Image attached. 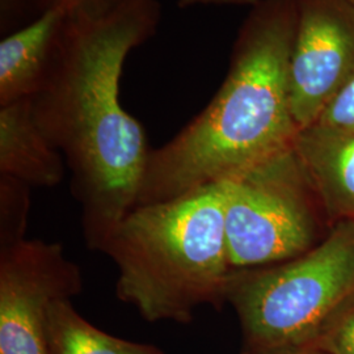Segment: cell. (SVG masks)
I'll use <instances>...</instances> for the list:
<instances>
[{
  "instance_id": "6da1fadb",
  "label": "cell",
  "mask_w": 354,
  "mask_h": 354,
  "mask_svg": "<svg viewBox=\"0 0 354 354\" xmlns=\"http://www.w3.org/2000/svg\"><path fill=\"white\" fill-rule=\"evenodd\" d=\"M156 0H92L70 8L44 83L38 127L64 155L84 239L99 250L138 203L149 155L145 129L120 102L127 54L152 37Z\"/></svg>"
},
{
  "instance_id": "7a4b0ae2",
  "label": "cell",
  "mask_w": 354,
  "mask_h": 354,
  "mask_svg": "<svg viewBox=\"0 0 354 354\" xmlns=\"http://www.w3.org/2000/svg\"><path fill=\"white\" fill-rule=\"evenodd\" d=\"M235 39L227 75L201 113L149 155L137 206L225 183L294 146L292 0H260Z\"/></svg>"
},
{
  "instance_id": "3957f363",
  "label": "cell",
  "mask_w": 354,
  "mask_h": 354,
  "mask_svg": "<svg viewBox=\"0 0 354 354\" xmlns=\"http://www.w3.org/2000/svg\"><path fill=\"white\" fill-rule=\"evenodd\" d=\"M225 183L136 206L102 252L117 268L115 294L147 322L188 323L203 304L226 302L232 273Z\"/></svg>"
},
{
  "instance_id": "277c9868",
  "label": "cell",
  "mask_w": 354,
  "mask_h": 354,
  "mask_svg": "<svg viewBox=\"0 0 354 354\" xmlns=\"http://www.w3.org/2000/svg\"><path fill=\"white\" fill-rule=\"evenodd\" d=\"M354 295V221L342 219L310 251L276 266L234 270L226 302L236 311L244 352L313 345L333 313Z\"/></svg>"
},
{
  "instance_id": "5b68a950",
  "label": "cell",
  "mask_w": 354,
  "mask_h": 354,
  "mask_svg": "<svg viewBox=\"0 0 354 354\" xmlns=\"http://www.w3.org/2000/svg\"><path fill=\"white\" fill-rule=\"evenodd\" d=\"M232 272L276 266L310 251L324 214L294 146L225 181Z\"/></svg>"
},
{
  "instance_id": "8992f818",
  "label": "cell",
  "mask_w": 354,
  "mask_h": 354,
  "mask_svg": "<svg viewBox=\"0 0 354 354\" xmlns=\"http://www.w3.org/2000/svg\"><path fill=\"white\" fill-rule=\"evenodd\" d=\"M82 291V270L61 243L26 239L0 251V354H48L51 306Z\"/></svg>"
},
{
  "instance_id": "52a82bcc",
  "label": "cell",
  "mask_w": 354,
  "mask_h": 354,
  "mask_svg": "<svg viewBox=\"0 0 354 354\" xmlns=\"http://www.w3.org/2000/svg\"><path fill=\"white\" fill-rule=\"evenodd\" d=\"M292 6L290 102L302 130L317 122L354 76V4L351 0H292Z\"/></svg>"
},
{
  "instance_id": "ba28073f",
  "label": "cell",
  "mask_w": 354,
  "mask_h": 354,
  "mask_svg": "<svg viewBox=\"0 0 354 354\" xmlns=\"http://www.w3.org/2000/svg\"><path fill=\"white\" fill-rule=\"evenodd\" d=\"M326 218L354 221V131L302 129L294 142Z\"/></svg>"
},
{
  "instance_id": "9c48e42d",
  "label": "cell",
  "mask_w": 354,
  "mask_h": 354,
  "mask_svg": "<svg viewBox=\"0 0 354 354\" xmlns=\"http://www.w3.org/2000/svg\"><path fill=\"white\" fill-rule=\"evenodd\" d=\"M66 167L36 122L32 97L0 106V176L51 188L62 183Z\"/></svg>"
},
{
  "instance_id": "30bf717a",
  "label": "cell",
  "mask_w": 354,
  "mask_h": 354,
  "mask_svg": "<svg viewBox=\"0 0 354 354\" xmlns=\"http://www.w3.org/2000/svg\"><path fill=\"white\" fill-rule=\"evenodd\" d=\"M67 8L53 7L0 42V106L33 97L50 64Z\"/></svg>"
},
{
  "instance_id": "8fae6325",
  "label": "cell",
  "mask_w": 354,
  "mask_h": 354,
  "mask_svg": "<svg viewBox=\"0 0 354 354\" xmlns=\"http://www.w3.org/2000/svg\"><path fill=\"white\" fill-rule=\"evenodd\" d=\"M46 339L48 354H165L158 346L127 342L95 327L70 299L51 306Z\"/></svg>"
},
{
  "instance_id": "7c38bea8",
  "label": "cell",
  "mask_w": 354,
  "mask_h": 354,
  "mask_svg": "<svg viewBox=\"0 0 354 354\" xmlns=\"http://www.w3.org/2000/svg\"><path fill=\"white\" fill-rule=\"evenodd\" d=\"M29 188L17 178L0 176V251L26 239L30 210Z\"/></svg>"
},
{
  "instance_id": "4fadbf2b",
  "label": "cell",
  "mask_w": 354,
  "mask_h": 354,
  "mask_svg": "<svg viewBox=\"0 0 354 354\" xmlns=\"http://www.w3.org/2000/svg\"><path fill=\"white\" fill-rule=\"evenodd\" d=\"M310 346L326 354H354V295L333 313Z\"/></svg>"
},
{
  "instance_id": "5bb4252c",
  "label": "cell",
  "mask_w": 354,
  "mask_h": 354,
  "mask_svg": "<svg viewBox=\"0 0 354 354\" xmlns=\"http://www.w3.org/2000/svg\"><path fill=\"white\" fill-rule=\"evenodd\" d=\"M314 125L337 131H354V76L330 100Z\"/></svg>"
},
{
  "instance_id": "9a60e30c",
  "label": "cell",
  "mask_w": 354,
  "mask_h": 354,
  "mask_svg": "<svg viewBox=\"0 0 354 354\" xmlns=\"http://www.w3.org/2000/svg\"><path fill=\"white\" fill-rule=\"evenodd\" d=\"M260 0H178V7L188 8L192 6H250L253 7Z\"/></svg>"
},
{
  "instance_id": "2e32d148",
  "label": "cell",
  "mask_w": 354,
  "mask_h": 354,
  "mask_svg": "<svg viewBox=\"0 0 354 354\" xmlns=\"http://www.w3.org/2000/svg\"><path fill=\"white\" fill-rule=\"evenodd\" d=\"M87 1H92V0H33V3L37 7L39 13H42L44 11L49 10V8H53V7H64V8L70 10L75 6L87 3Z\"/></svg>"
},
{
  "instance_id": "e0dca14e",
  "label": "cell",
  "mask_w": 354,
  "mask_h": 354,
  "mask_svg": "<svg viewBox=\"0 0 354 354\" xmlns=\"http://www.w3.org/2000/svg\"><path fill=\"white\" fill-rule=\"evenodd\" d=\"M241 354H326L322 351H319L314 346H304V348H298V349H291V351H285V352H274V353H252V352H241Z\"/></svg>"
},
{
  "instance_id": "ac0fdd59",
  "label": "cell",
  "mask_w": 354,
  "mask_h": 354,
  "mask_svg": "<svg viewBox=\"0 0 354 354\" xmlns=\"http://www.w3.org/2000/svg\"><path fill=\"white\" fill-rule=\"evenodd\" d=\"M15 3H16V0H1V10H3V12L6 10H8L10 6H13Z\"/></svg>"
},
{
  "instance_id": "d6986e66",
  "label": "cell",
  "mask_w": 354,
  "mask_h": 354,
  "mask_svg": "<svg viewBox=\"0 0 354 354\" xmlns=\"http://www.w3.org/2000/svg\"><path fill=\"white\" fill-rule=\"evenodd\" d=\"M351 1H352V3H353V4H354V0H351Z\"/></svg>"
}]
</instances>
